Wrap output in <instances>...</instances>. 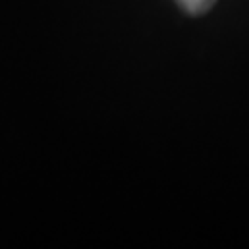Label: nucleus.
<instances>
[{"instance_id":"obj_1","label":"nucleus","mask_w":249,"mask_h":249,"mask_svg":"<svg viewBox=\"0 0 249 249\" xmlns=\"http://www.w3.org/2000/svg\"><path fill=\"white\" fill-rule=\"evenodd\" d=\"M178 6H181L183 11L191 13V15H201L206 13L208 9H212L216 0H177Z\"/></svg>"}]
</instances>
